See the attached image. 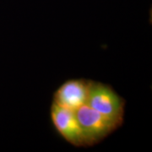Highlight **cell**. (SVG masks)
<instances>
[{
	"label": "cell",
	"mask_w": 152,
	"mask_h": 152,
	"mask_svg": "<svg viewBox=\"0 0 152 152\" xmlns=\"http://www.w3.org/2000/svg\"><path fill=\"white\" fill-rule=\"evenodd\" d=\"M75 114L81 128L86 146H91L102 142L122 125L99 113L86 104L77 109Z\"/></svg>",
	"instance_id": "6da1fadb"
},
{
	"label": "cell",
	"mask_w": 152,
	"mask_h": 152,
	"mask_svg": "<svg viewBox=\"0 0 152 152\" xmlns=\"http://www.w3.org/2000/svg\"><path fill=\"white\" fill-rule=\"evenodd\" d=\"M86 105L99 113L123 124L124 99L108 85L91 80Z\"/></svg>",
	"instance_id": "7a4b0ae2"
},
{
	"label": "cell",
	"mask_w": 152,
	"mask_h": 152,
	"mask_svg": "<svg viewBox=\"0 0 152 152\" xmlns=\"http://www.w3.org/2000/svg\"><path fill=\"white\" fill-rule=\"evenodd\" d=\"M50 114L55 129L64 140L76 147L86 146L75 111L53 103Z\"/></svg>",
	"instance_id": "3957f363"
},
{
	"label": "cell",
	"mask_w": 152,
	"mask_h": 152,
	"mask_svg": "<svg viewBox=\"0 0 152 152\" xmlns=\"http://www.w3.org/2000/svg\"><path fill=\"white\" fill-rule=\"evenodd\" d=\"M91 83L85 79L67 80L54 92L53 103L76 111L86 104Z\"/></svg>",
	"instance_id": "277c9868"
}]
</instances>
